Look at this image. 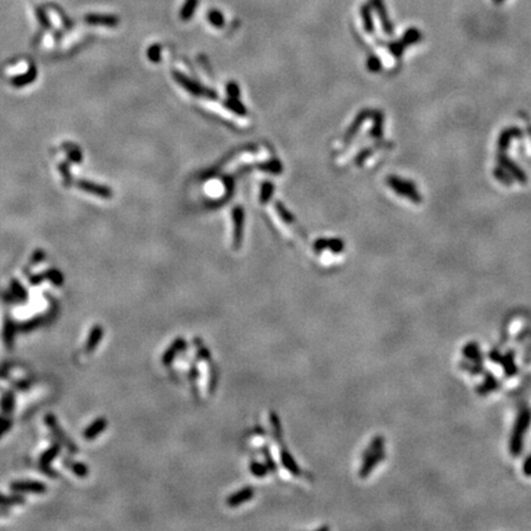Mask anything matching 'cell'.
I'll return each mask as SVG.
<instances>
[{
    "instance_id": "cell-1",
    "label": "cell",
    "mask_w": 531,
    "mask_h": 531,
    "mask_svg": "<svg viewBox=\"0 0 531 531\" xmlns=\"http://www.w3.org/2000/svg\"><path fill=\"white\" fill-rule=\"evenodd\" d=\"M530 422L531 412L528 409H524L523 412H520V415H519L518 420H516L513 429V436H512L511 439V449L514 455H516L520 451V449L523 448L524 437H525L526 432L530 427Z\"/></svg>"
},
{
    "instance_id": "cell-2",
    "label": "cell",
    "mask_w": 531,
    "mask_h": 531,
    "mask_svg": "<svg viewBox=\"0 0 531 531\" xmlns=\"http://www.w3.org/2000/svg\"><path fill=\"white\" fill-rule=\"evenodd\" d=\"M44 423H46V425L48 427V429L52 432V434L55 436V438L57 439L58 443H59L60 445L65 446L67 450L69 451L70 454L78 453V448H76V445L73 443L72 439L68 438V437L65 436L64 430L62 429V427L59 425L57 418H55V416L53 415V413H48V415H46V417H44Z\"/></svg>"
},
{
    "instance_id": "cell-3",
    "label": "cell",
    "mask_w": 531,
    "mask_h": 531,
    "mask_svg": "<svg viewBox=\"0 0 531 531\" xmlns=\"http://www.w3.org/2000/svg\"><path fill=\"white\" fill-rule=\"evenodd\" d=\"M60 454V444L57 443V444H53L52 446H51L50 449H47L46 451H44L43 454L41 455V458H39V462H38V466L39 469H41V471L43 472L44 475H47V476H50V477H57V472L55 471V470L51 467V462L55 460V458H57L58 455Z\"/></svg>"
},
{
    "instance_id": "cell-4",
    "label": "cell",
    "mask_w": 531,
    "mask_h": 531,
    "mask_svg": "<svg viewBox=\"0 0 531 531\" xmlns=\"http://www.w3.org/2000/svg\"><path fill=\"white\" fill-rule=\"evenodd\" d=\"M10 490L15 493H35V494H44L47 492V486L42 482L37 481H15L10 485Z\"/></svg>"
},
{
    "instance_id": "cell-5",
    "label": "cell",
    "mask_w": 531,
    "mask_h": 531,
    "mask_svg": "<svg viewBox=\"0 0 531 531\" xmlns=\"http://www.w3.org/2000/svg\"><path fill=\"white\" fill-rule=\"evenodd\" d=\"M174 78L175 80L180 84V85L183 86L188 92L193 93V95H205V96H212V97H214L215 96V93L213 92V91L204 90L202 86H200L197 83H195V81L189 80L188 78L182 75L181 73H176V72H174Z\"/></svg>"
},
{
    "instance_id": "cell-6",
    "label": "cell",
    "mask_w": 531,
    "mask_h": 531,
    "mask_svg": "<svg viewBox=\"0 0 531 531\" xmlns=\"http://www.w3.org/2000/svg\"><path fill=\"white\" fill-rule=\"evenodd\" d=\"M234 220V247L238 249L242 240V224H244V210L241 207L234 208L233 210Z\"/></svg>"
},
{
    "instance_id": "cell-7",
    "label": "cell",
    "mask_w": 531,
    "mask_h": 531,
    "mask_svg": "<svg viewBox=\"0 0 531 531\" xmlns=\"http://www.w3.org/2000/svg\"><path fill=\"white\" fill-rule=\"evenodd\" d=\"M76 186H78V188L83 189V191L89 192V193H92V195L100 196V197L102 198H111L112 196L111 189L107 188V187L105 186H100V184L93 183V182H89V181H84V180H81V181L76 182Z\"/></svg>"
},
{
    "instance_id": "cell-8",
    "label": "cell",
    "mask_w": 531,
    "mask_h": 531,
    "mask_svg": "<svg viewBox=\"0 0 531 531\" xmlns=\"http://www.w3.org/2000/svg\"><path fill=\"white\" fill-rule=\"evenodd\" d=\"M85 22L90 25H102V26L114 27L119 23L118 18L113 15H104V14H90L85 16Z\"/></svg>"
},
{
    "instance_id": "cell-9",
    "label": "cell",
    "mask_w": 531,
    "mask_h": 531,
    "mask_svg": "<svg viewBox=\"0 0 531 531\" xmlns=\"http://www.w3.org/2000/svg\"><path fill=\"white\" fill-rule=\"evenodd\" d=\"M252 497H254V490L251 487H245L228 498V505L231 508H235V507H238L242 503L250 500Z\"/></svg>"
},
{
    "instance_id": "cell-10",
    "label": "cell",
    "mask_w": 531,
    "mask_h": 531,
    "mask_svg": "<svg viewBox=\"0 0 531 531\" xmlns=\"http://www.w3.org/2000/svg\"><path fill=\"white\" fill-rule=\"evenodd\" d=\"M107 427V421L104 417H100L97 420L93 421L90 425L85 429L84 432V438L88 439V440H92L96 437L100 436Z\"/></svg>"
},
{
    "instance_id": "cell-11",
    "label": "cell",
    "mask_w": 531,
    "mask_h": 531,
    "mask_svg": "<svg viewBox=\"0 0 531 531\" xmlns=\"http://www.w3.org/2000/svg\"><path fill=\"white\" fill-rule=\"evenodd\" d=\"M184 347H186V342H184V340H182V338H177V340H175L174 342H172V345L166 349L165 353H164L163 363L165 364V366L171 363L172 360H174V358L176 357L177 353L181 352Z\"/></svg>"
},
{
    "instance_id": "cell-12",
    "label": "cell",
    "mask_w": 531,
    "mask_h": 531,
    "mask_svg": "<svg viewBox=\"0 0 531 531\" xmlns=\"http://www.w3.org/2000/svg\"><path fill=\"white\" fill-rule=\"evenodd\" d=\"M102 337H104V330H102V327L100 325L93 326L92 330L90 331V334H89L88 342H86V352H92L99 346V343L101 342Z\"/></svg>"
},
{
    "instance_id": "cell-13",
    "label": "cell",
    "mask_w": 531,
    "mask_h": 531,
    "mask_svg": "<svg viewBox=\"0 0 531 531\" xmlns=\"http://www.w3.org/2000/svg\"><path fill=\"white\" fill-rule=\"evenodd\" d=\"M371 4H373V6L375 8V10H376V13H378L379 18H380L381 23H383L384 30H385L386 34H391V32H392L391 22H390L389 18H387V14H386L385 5H384L383 0H371Z\"/></svg>"
},
{
    "instance_id": "cell-14",
    "label": "cell",
    "mask_w": 531,
    "mask_h": 531,
    "mask_svg": "<svg viewBox=\"0 0 531 531\" xmlns=\"http://www.w3.org/2000/svg\"><path fill=\"white\" fill-rule=\"evenodd\" d=\"M63 465H64L65 467H68V469L72 470V472L78 477H86L89 475V469L86 465L81 464V462H78V461H74V460H72L70 458H63Z\"/></svg>"
},
{
    "instance_id": "cell-15",
    "label": "cell",
    "mask_w": 531,
    "mask_h": 531,
    "mask_svg": "<svg viewBox=\"0 0 531 531\" xmlns=\"http://www.w3.org/2000/svg\"><path fill=\"white\" fill-rule=\"evenodd\" d=\"M198 4H200V0H186L181 9V13H180L182 20L188 21L192 18V15L195 14Z\"/></svg>"
},
{
    "instance_id": "cell-16",
    "label": "cell",
    "mask_w": 531,
    "mask_h": 531,
    "mask_svg": "<svg viewBox=\"0 0 531 531\" xmlns=\"http://www.w3.org/2000/svg\"><path fill=\"white\" fill-rule=\"evenodd\" d=\"M14 404H15V397H14L13 392H5L0 400V408L5 415H9L14 409Z\"/></svg>"
},
{
    "instance_id": "cell-17",
    "label": "cell",
    "mask_w": 531,
    "mask_h": 531,
    "mask_svg": "<svg viewBox=\"0 0 531 531\" xmlns=\"http://www.w3.org/2000/svg\"><path fill=\"white\" fill-rule=\"evenodd\" d=\"M36 75H37L36 69H35V68H32V69L29 70L26 74H23V75H20V76H16L15 79H13V84L15 86L27 85V84L32 83V81L35 80Z\"/></svg>"
},
{
    "instance_id": "cell-18",
    "label": "cell",
    "mask_w": 531,
    "mask_h": 531,
    "mask_svg": "<svg viewBox=\"0 0 531 531\" xmlns=\"http://www.w3.org/2000/svg\"><path fill=\"white\" fill-rule=\"evenodd\" d=\"M282 462L285 467H287L288 471H291L292 474L299 475L300 474V470H299L298 465L295 464V461L293 460V458L291 456V454H288L287 450H284L282 453Z\"/></svg>"
},
{
    "instance_id": "cell-19",
    "label": "cell",
    "mask_w": 531,
    "mask_h": 531,
    "mask_svg": "<svg viewBox=\"0 0 531 531\" xmlns=\"http://www.w3.org/2000/svg\"><path fill=\"white\" fill-rule=\"evenodd\" d=\"M208 21L215 27H221L224 25V15L219 10H210L208 13Z\"/></svg>"
},
{
    "instance_id": "cell-20",
    "label": "cell",
    "mask_w": 531,
    "mask_h": 531,
    "mask_svg": "<svg viewBox=\"0 0 531 531\" xmlns=\"http://www.w3.org/2000/svg\"><path fill=\"white\" fill-rule=\"evenodd\" d=\"M44 277H46V279H50L51 282H52L55 285H57V287H60V285L63 284V280H64L63 279L62 273L57 270L47 271V272H44Z\"/></svg>"
},
{
    "instance_id": "cell-21",
    "label": "cell",
    "mask_w": 531,
    "mask_h": 531,
    "mask_svg": "<svg viewBox=\"0 0 531 531\" xmlns=\"http://www.w3.org/2000/svg\"><path fill=\"white\" fill-rule=\"evenodd\" d=\"M14 340V325L11 321H6L5 327H4V341L9 348L13 346Z\"/></svg>"
},
{
    "instance_id": "cell-22",
    "label": "cell",
    "mask_w": 531,
    "mask_h": 531,
    "mask_svg": "<svg viewBox=\"0 0 531 531\" xmlns=\"http://www.w3.org/2000/svg\"><path fill=\"white\" fill-rule=\"evenodd\" d=\"M64 146H65L64 149L67 150L68 156L70 158V160L75 161V163H80L81 161L80 150H79L75 146H73V144H64Z\"/></svg>"
},
{
    "instance_id": "cell-23",
    "label": "cell",
    "mask_w": 531,
    "mask_h": 531,
    "mask_svg": "<svg viewBox=\"0 0 531 531\" xmlns=\"http://www.w3.org/2000/svg\"><path fill=\"white\" fill-rule=\"evenodd\" d=\"M362 16H363L364 26H366V31H369V32L373 31V20H371L370 8H369L368 5H366V6H363V8H362Z\"/></svg>"
},
{
    "instance_id": "cell-24",
    "label": "cell",
    "mask_w": 531,
    "mask_h": 531,
    "mask_svg": "<svg viewBox=\"0 0 531 531\" xmlns=\"http://www.w3.org/2000/svg\"><path fill=\"white\" fill-rule=\"evenodd\" d=\"M11 289H13V294L16 296L18 299H20L21 301H25L27 299V293L26 291L23 289L22 285L18 284L16 280H14L13 282V287H11Z\"/></svg>"
},
{
    "instance_id": "cell-25",
    "label": "cell",
    "mask_w": 531,
    "mask_h": 531,
    "mask_svg": "<svg viewBox=\"0 0 531 531\" xmlns=\"http://www.w3.org/2000/svg\"><path fill=\"white\" fill-rule=\"evenodd\" d=\"M250 469H251L252 475L256 477H263L264 475L267 474V466L263 464H259V462H252Z\"/></svg>"
},
{
    "instance_id": "cell-26",
    "label": "cell",
    "mask_w": 531,
    "mask_h": 531,
    "mask_svg": "<svg viewBox=\"0 0 531 531\" xmlns=\"http://www.w3.org/2000/svg\"><path fill=\"white\" fill-rule=\"evenodd\" d=\"M160 51H161V47L159 46V44H154V46H151L148 51V57L150 58V60H153V62H159V60H160Z\"/></svg>"
},
{
    "instance_id": "cell-27",
    "label": "cell",
    "mask_w": 531,
    "mask_h": 531,
    "mask_svg": "<svg viewBox=\"0 0 531 531\" xmlns=\"http://www.w3.org/2000/svg\"><path fill=\"white\" fill-rule=\"evenodd\" d=\"M418 39H420V34H418L417 30L409 29L408 31L406 32V35H404L403 42L404 43H413V42L418 41Z\"/></svg>"
},
{
    "instance_id": "cell-28",
    "label": "cell",
    "mask_w": 531,
    "mask_h": 531,
    "mask_svg": "<svg viewBox=\"0 0 531 531\" xmlns=\"http://www.w3.org/2000/svg\"><path fill=\"white\" fill-rule=\"evenodd\" d=\"M272 192H273L272 184L264 183L263 187H262V192H261V202L262 203L267 202V201L270 200L271 195H272Z\"/></svg>"
},
{
    "instance_id": "cell-29",
    "label": "cell",
    "mask_w": 531,
    "mask_h": 531,
    "mask_svg": "<svg viewBox=\"0 0 531 531\" xmlns=\"http://www.w3.org/2000/svg\"><path fill=\"white\" fill-rule=\"evenodd\" d=\"M11 425H13V421L9 420V418L0 417V437H3L4 433L8 432Z\"/></svg>"
},
{
    "instance_id": "cell-30",
    "label": "cell",
    "mask_w": 531,
    "mask_h": 531,
    "mask_svg": "<svg viewBox=\"0 0 531 531\" xmlns=\"http://www.w3.org/2000/svg\"><path fill=\"white\" fill-rule=\"evenodd\" d=\"M60 172H62L63 177H64V183L68 184L70 183V181H72V177H70V171H69V167L67 166V164H60Z\"/></svg>"
},
{
    "instance_id": "cell-31",
    "label": "cell",
    "mask_w": 531,
    "mask_h": 531,
    "mask_svg": "<svg viewBox=\"0 0 531 531\" xmlns=\"http://www.w3.org/2000/svg\"><path fill=\"white\" fill-rule=\"evenodd\" d=\"M277 210H278V213H279L280 217H282V219H284L285 221H288V223H289V221L293 220V219H292V215L288 213L287 209H284V208H283V205L280 204V203H277Z\"/></svg>"
},
{
    "instance_id": "cell-32",
    "label": "cell",
    "mask_w": 531,
    "mask_h": 531,
    "mask_svg": "<svg viewBox=\"0 0 531 531\" xmlns=\"http://www.w3.org/2000/svg\"><path fill=\"white\" fill-rule=\"evenodd\" d=\"M228 93H229V97H230V99H238V85H235V84H233V83L229 84Z\"/></svg>"
},
{
    "instance_id": "cell-33",
    "label": "cell",
    "mask_w": 531,
    "mask_h": 531,
    "mask_svg": "<svg viewBox=\"0 0 531 531\" xmlns=\"http://www.w3.org/2000/svg\"><path fill=\"white\" fill-rule=\"evenodd\" d=\"M44 259V252L42 251V250H37L36 252L34 254V257H32V263H38V262H42Z\"/></svg>"
},
{
    "instance_id": "cell-34",
    "label": "cell",
    "mask_w": 531,
    "mask_h": 531,
    "mask_svg": "<svg viewBox=\"0 0 531 531\" xmlns=\"http://www.w3.org/2000/svg\"><path fill=\"white\" fill-rule=\"evenodd\" d=\"M524 472L528 476H531V456L526 460L525 464H524Z\"/></svg>"
},
{
    "instance_id": "cell-35",
    "label": "cell",
    "mask_w": 531,
    "mask_h": 531,
    "mask_svg": "<svg viewBox=\"0 0 531 531\" xmlns=\"http://www.w3.org/2000/svg\"><path fill=\"white\" fill-rule=\"evenodd\" d=\"M10 512L8 511V507H0V518L1 516H8Z\"/></svg>"
},
{
    "instance_id": "cell-36",
    "label": "cell",
    "mask_w": 531,
    "mask_h": 531,
    "mask_svg": "<svg viewBox=\"0 0 531 531\" xmlns=\"http://www.w3.org/2000/svg\"><path fill=\"white\" fill-rule=\"evenodd\" d=\"M494 1H495V3H502L503 0H494Z\"/></svg>"
},
{
    "instance_id": "cell-37",
    "label": "cell",
    "mask_w": 531,
    "mask_h": 531,
    "mask_svg": "<svg viewBox=\"0 0 531 531\" xmlns=\"http://www.w3.org/2000/svg\"><path fill=\"white\" fill-rule=\"evenodd\" d=\"M1 495H3V494H0V498H1Z\"/></svg>"
}]
</instances>
